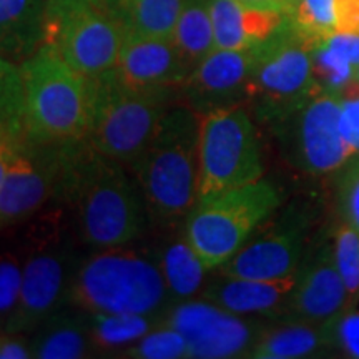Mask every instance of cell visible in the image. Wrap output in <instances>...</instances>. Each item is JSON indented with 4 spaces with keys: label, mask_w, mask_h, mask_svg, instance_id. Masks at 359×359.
Instances as JSON below:
<instances>
[{
    "label": "cell",
    "mask_w": 359,
    "mask_h": 359,
    "mask_svg": "<svg viewBox=\"0 0 359 359\" xmlns=\"http://www.w3.org/2000/svg\"><path fill=\"white\" fill-rule=\"evenodd\" d=\"M0 334H2V333H0Z\"/></svg>",
    "instance_id": "cell-42"
},
{
    "label": "cell",
    "mask_w": 359,
    "mask_h": 359,
    "mask_svg": "<svg viewBox=\"0 0 359 359\" xmlns=\"http://www.w3.org/2000/svg\"><path fill=\"white\" fill-rule=\"evenodd\" d=\"M198 142L200 115L187 103H175L128 167L154 222L168 226L187 222L198 203Z\"/></svg>",
    "instance_id": "cell-2"
},
{
    "label": "cell",
    "mask_w": 359,
    "mask_h": 359,
    "mask_svg": "<svg viewBox=\"0 0 359 359\" xmlns=\"http://www.w3.org/2000/svg\"><path fill=\"white\" fill-rule=\"evenodd\" d=\"M32 358L40 359H79L88 356L95 348L90 330V318L82 309L65 311L64 308L47 318L30 341Z\"/></svg>",
    "instance_id": "cell-21"
},
{
    "label": "cell",
    "mask_w": 359,
    "mask_h": 359,
    "mask_svg": "<svg viewBox=\"0 0 359 359\" xmlns=\"http://www.w3.org/2000/svg\"><path fill=\"white\" fill-rule=\"evenodd\" d=\"M341 133L351 155H359V85L358 82L339 95Z\"/></svg>",
    "instance_id": "cell-35"
},
{
    "label": "cell",
    "mask_w": 359,
    "mask_h": 359,
    "mask_svg": "<svg viewBox=\"0 0 359 359\" xmlns=\"http://www.w3.org/2000/svg\"><path fill=\"white\" fill-rule=\"evenodd\" d=\"M95 105L87 140L98 154L130 167L150 143L182 92H142L120 82L114 69L93 77Z\"/></svg>",
    "instance_id": "cell-5"
},
{
    "label": "cell",
    "mask_w": 359,
    "mask_h": 359,
    "mask_svg": "<svg viewBox=\"0 0 359 359\" xmlns=\"http://www.w3.org/2000/svg\"><path fill=\"white\" fill-rule=\"evenodd\" d=\"M172 42L190 72L217 48L210 0H185Z\"/></svg>",
    "instance_id": "cell-25"
},
{
    "label": "cell",
    "mask_w": 359,
    "mask_h": 359,
    "mask_svg": "<svg viewBox=\"0 0 359 359\" xmlns=\"http://www.w3.org/2000/svg\"><path fill=\"white\" fill-rule=\"evenodd\" d=\"M331 245L336 268L354 304L359 299V231L344 222L336 228Z\"/></svg>",
    "instance_id": "cell-30"
},
{
    "label": "cell",
    "mask_w": 359,
    "mask_h": 359,
    "mask_svg": "<svg viewBox=\"0 0 359 359\" xmlns=\"http://www.w3.org/2000/svg\"><path fill=\"white\" fill-rule=\"evenodd\" d=\"M57 200L70 206L80 238L97 250L133 243L151 222L128 167L98 154L87 138L67 143Z\"/></svg>",
    "instance_id": "cell-1"
},
{
    "label": "cell",
    "mask_w": 359,
    "mask_h": 359,
    "mask_svg": "<svg viewBox=\"0 0 359 359\" xmlns=\"http://www.w3.org/2000/svg\"><path fill=\"white\" fill-rule=\"evenodd\" d=\"M311 60L314 80L320 88L343 93L356 83L358 65L336 45L331 37H326L311 45Z\"/></svg>",
    "instance_id": "cell-27"
},
{
    "label": "cell",
    "mask_w": 359,
    "mask_h": 359,
    "mask_svg": "<svg viewBox=\"0 0 359 359\" xmlns=\"http://www.w3.org/2000/svg\"><path fill=\"white\" fill-rule=\"evenodd\" d=\"M238 2L245 4V6L264 8V11H278V12H288V4L286 0H238Z\"/></svg>",
    "instance_id": "cell-39"
},
{
    "label": "cell",
    "mask_w": 359,
    "mask_h": 359,
    "mask_svg": "<svg viewBox=\"0 0 359 359\" xmlns=\"http://www.w3.org/2000/svg\"><path fill=\"white\" fill-rule=\"evenodd\" d=\"M296 273L283 280H248L218 273L206 281L201 298L240 316H269L283 320L288 313Z\"/></svg>",
    "instance_id": "cell-18"
},
{
    "label": "cell",
    "mask_w": 359,
    "mask_h": 359,
    "mask_svg": "<svg viewBox=\"0 0 359 359\" xmlns=\"http://www.w3.org/2000/svg\"><path fill=\"white\" fill-rule=\"evenodd\" d=\"M185 0H114L123 37L172 39Z\"/></svg>",
    "instance_id": "cell-24"
},
{
    "label": "cell",
    "mask_w": 359,
    "mask_h": 359,
    "mask_svg": "<svg viewBox=\"0 0 359 359\" xmlns=\"http://www.w3.org/2000/svg\"><path fill=\"white\" fill-rule=\"evenodd\" d=\"M286 17L303 39L320 42L336 32V0H294Z\"/></svg>",
    "instance_id": "cell-28"
},
{
    "label": "cell",
    "mask_w": 359,
    "mask_h": 359,
    "mask_svg": "<svg viewBox=\"0 0 359 359\" xmlns=\"http://www.w3.org/2000/svg\"><path fill=\"white\" fill-rule=\"evenodd\" d=\"M356 82L359 85V67H358V70H356Z\"/></svg>",
    "instance_id": "cell-40"
},
{
    "label": "cell",
    "mask_w": 359,
    "mask_h": 359,
    "mask_svg": "<svg viewBox=\"0 0 359 359\" xmlns=\"http://www.w3.org/2000/svg\"><path fill=\"white\" fill-rule=\"evenodd\" d=\"M336 198L341 217L359 231V155L351 156L338 172Z\"/></svg>",
    "instance_id": "cell-33"
},
{
    "label": "cell",
    "mask_w": 359,
    "mask_h": 359,
    "mask_svg": "<svg viewBox=\"0 0 359 359\" xmlns=\"http://www.w3.org/2000/svg\"><path fill=\"white\" fill-rule=\"evenodd\" d=\"M257 60V47L245 50L215 48L188 75L182 98L198 115L243 107Z\"/></svg>",
    "instance_id": "cell-14"
},
{
    "label": "cell",
    "mask_w": 359,
    "mask_h": 359,
    "mask_svg": "<svg viewBox=\"0 0 359 359\" xmlns=\"http://www.w3.org/2000/svg\"><path fill=\"white\" fill-rule=\"evenodd\" d=\"M25 133H6L0 135V187H2L6 175L11 168L17 151L24 142Z\"/></svg>",
    "instance_id": "cell-37"
},
{
    "label": "cell",
    "mask_w": 359,
    "mask_h": 359,
    "mask_svg": "<svg viewBox=\"0 0 359 359\" xmlns=\"http://www.w3.org/2000/svg\"><path fill=\"white\" fill-rule=\"evenodd\" d=\"M215 47L224 50L255 48L286 24V13L245 6L238 0H210Z\"/></svg>",
    "instance_id": "cell-19"
},
{
    "label": "cell",
    "mask_w": 359,
    "mask_h": 359,
    "mask_svg": "<svg viewBox=\"0 0 359 359\" xmlns=\"http://www.w3.org/2000/svg\"><path fill=\"white\" fill-rule=\"evenodd\" d=\"M331 349L326 327L321 323L280 320L276 326L264 327L248 358L299 359L320 356Z\"/></svg>",
    "instance_id": "cell-22"
},
{
    "label": "cell",
    "mask_w": 359,
    "mask_h": 359,
    "mask_svg": "<svg viewBox=\"0 0 359 359\" xmlns=\"http://www.w3.org/2000/svg\"><path fill=\"white\" fill-rule=\"evenodd\" d=\"M304 224L302 219H286L263 235L246 241L218 273L248 280H283L298 271L304 258Z\"/></svg>",
    "instance_id": "cell-15"
},
{
    "label": "cell",
    "mask_w": 359,
    "mask_h": 359,
    "mask_svg": "<svg viewBox=\"0 0 359 359\" xmlns=\"http://www.w3.org/2000/svg\"><path fill=\"white\" fill-rule=\"evenodd\" d=\"M24 133V80L20 65L0 57V135Z\"/></svg>",
    "instance_id": "cell-29"
},
{
    "label": "cell",
    "mask_w": 359,
    "mask_h": 359,
    "mask_svg": "<svg viewBox=\"0 0 359 359\" xmlns=\"http://www.w3.org/2000/svg\"><path fill=\"white\" fill-rule=\"evenodd\" d=\"M67 143L24 138L0 187V230L24 222L57 198Z\"/></svg>",
    "instance_id": "cell-12"
},
{
    "label": "cell",
    "mask_w": 359,
    "mask_h": 359,
    "mask_svg": "<svg viewBox=\"0 0 359 359\" xmlns=\"http://www.w3.org/2000/svg\"><path fill=\"white\" fill-rule=\"evenodd\" d=\"M349 306L353 303L336 268L333 245L323 241L299 264L288 313L283 320L325 325Z\"/></svg>",
    "instance_id": "cell-16"
},
{
    "label": "cell",
    "mask_w": 359,
    "mask_h": 359,
    "mask_svg": "<svg viewBox=\"0 0 359 359\" xmlns=\"http://www.w3.org/2000/svg\"><path fill=\"white\" fill-rule=\"evenodd\" d=\"M311 42L288 24L257 47L248 102L262 122L273 125L298 107L314 88Z\"/></svg>",
    "instance_id": "cell-9"
},
{
    "label": "cell",
    "mask_w": 359,
    "mask_h": 359,
    "mask_svg": "<svg viewBox=\"0 0 359 359\" xmlns=\"http://www.w3.org/2000/svg\"><path fill=\"white\" fill-rule=\"evenodd\" d=\"M22 266L12 253L0 255V333H7L15 316L22 291Z\"/></svg>",
    "instance_id": "cell-32"
},
{
    "label": "cell",
    "mask_w": 359,
    "mask_h": 359,
    "mask_svg": "<svg viewBox=\"0 0 359 359\" xmlns=\"http://www.w3.org/2000/svg\"><path fill=\"white\" fill-rule=\"evenodd\" d=\"M331 349H339L349 358L359 359V313L343 311L325 323Z\"/></svg>",
    "instance_id": "cell-34"
},
{
    "label": "cell",
    "mask_w": 359,
    "mask_h": 359,
    "mask_svg": "<svg viewBox=\"0 0 359 359\" xmlns=\"http://www.w3.org/2000/svg\"><path fill=\"white\" fill-rule=\"evenodd\" d=\"M75 266L69 251L47 246L35 250L24 263L20 302L7 334L35 331L69 303Z\"/></svg>",
    "instance_id": "cell-13"
},
{
    "label": "cell",
    "mask_w": 359,
    "mask_h": 359,
    "mask_svg": "<svg viewBox=\"0 0 359 359\" xmlns=\"http://www.w3.org/2000/svg\"><path fill=\"white\" fill-rule=\"evenodd\" d=\"M114 72L120 82L142 92H182L190 70L172 39L123 37Z\"/></svg>",
    "instance_id": "cell-17"
},
{
    "label": "cell",
    "mask_w": 359,
    "mask_h": 359,
    "mask_svg": "<svg viewBox=\"0 0 359 359\" xmlns=\"http://www.w3.org/2000/svg\"><path fill=\"white\" fill-rule=\"evenodd\" d=\"M0 358L2 359H27L32 358L30 343L20 339L17 334H0Z\"/></svg>",
    "instance_id": "cell-38"
},
{
    "label": "cell",
    "mask_w": 359,
    "mask_h": 359,
    "mask_svg": "<svg viewBox=\"0 0 359 359\" xmlns=\"http://www.w3.org/2000/svg\"><path fill=\"white\" fill-rule=\"evenodd\" d=\"M47 0H0V57L29 58L43 45Z\"/></svg>",
    "instance_id": "cell-20"
},
{
    "label": "cell",
    "mask_w": 359,
    "mask_h": 359,
    "mask_svg": "<svg viewBox=\"0 0 359 359\" xmlns=\"http://www.w3.org/2000/svg\"><path fill=\"white\" fill-rule=\"evenodd\" d=\"M24 80V133L37 143L87 138L95 105V83L43 43L20 62Z\"/></svg>",
    "instance_id": "cell-3"
},
{
    "label": "cell",
    "mask_w": 359,
    "mask_h": 359,
    "mask_svg": "<svg viewBox=\"0 0 359 359\" xmlns=\"http://www.w3.org/2000/svg\"><path fill=\"white\" fill-rule=\"evenodd\" d=\"M198 201L262 180V145L245 107L200 115Z\"/></svg>",
    "instance_id": "cell-8"
},
{
    "label": "cell",
    "mask_w": 359,
    "mask_h": 359,
    "mask_svg": "<svg viewBox=\"0 0 359 359\" xmlns=\"http://www.w3.org/2000/svg\"><path fill=\"white\" fill-rule=\"evenodd\" d=\"M336 32L359 35V0H336Z\"/></svg>",
    "instance_id": "cell-36"
},
{
    "label": "cell",
    "mask_w": 359,
    "mask_h": 359,
    "mask_svg": "<svg viewBox=\"0 0 359 359\" xmlns=\"http://www.w3.org/2000/svg\"><path fill=\"white\" fill-rule=\"evenodd\" d=\"M156 259L173 304L188 302L203 291L206 271L210 269L191 248L185 235L168 241L160 255H156Z\"/></svg>",
    "instance_id": "cell-23"
},
{
    "label": "cell",
    "mask_w": 359,
    "mask_h": 359,
    "mask_svg": "<svg viewBox=\"0 0 359 359\" xmlns=\"http://www.w3.org/2000/svg\"><path fill=\"white\" fill-rule=\"evenodd\" d=\"M294 2V0H286V4H288V8L291 7V4H293Z\"/></svg>",
    "instance_id": "cell-41"
},
{
    "label": "cell",
    "mask_w": 359,
    "mask_h": 359,
    "mask_svg": "<svg viewBox=\"0 0 359 359\" xmlns=\"http://www.w3.org/2000/svg\"><path fill=\"white\" fill-rule=\"evenodd\" d=\"M339 116V93L316 87L271 127L296 168L325 177L338 173L353 156L341 133Z\"/></svg>",
    "instance_id": "cell-10"
},
{
    "label": "cell",
    "mask_w": 359,
    "mask_h": 359,
    "mask_svg": "<svg viewBox=\"0 0 359 359\" xmlns=\"http://www.w3.org/2000/svg\"><path fill=\"white\" fill-rule=\"evenodd\" d=\"M127 354L138 359H178L188 358V349L185 338L177 330L161 323L138 339Z\"/></svg>",
    "instance_id": "cell-31"
},
{
    "label": "cell",
    "mask_w": 359,
    "mask_h": 359,
    "mask_svg": "<svg viewBox=\"0 0 359 359\" xmlns=\"http://www.w3.org/2000/svg\"><path fill=\"white\" fill-rule=\"evenodd\" d=\"M163 325L185 338L188 358L198 359L250 356L264 330L259 321L245 320L203 298L173 304L165 314Z\"/></svg>",
    "instance_id": "cell-11"
},
{
    "label": "cell",
    "mask_w": 359,
    "mask_h": 359,
    "mask_svg": "<svg viewBox=\"0 0 359 359\" xmlns=\"http://www.w3.org/2000/svg\"><path fill=\"white\" fill-rule=\"evenodd\" d=\"M165 316L160 314H92L90 330L92 339L98 349H116L135 344L148 331L160 326Z\"/></svg>",
    "instance_id": "cell-26"
},
{
    "label": "cell",
    "mask_w": 359,
    "mask_h": 359,
    "mask_svg": "<svg viewBox=\"0 0 359 359\" xmlns=\"http://www.w3.org/2000/svg\"><path fill=\"white\" fill-rule=\"evenodd\" d=\"M122 42L109 0H47L43 43L80 74L93 79L114 69Z\"/></svg>",
    "instance_id": "cell-7"
},
{
    "label": "cell",
    "mask_w": 359,
    "mask_h": 359,
    "mask_svg": "<svg viewBox=\"0 0 359 359\" xmlns=\"http://www.w3.org/2000/svg\"><path fill=\"white\" fill-rule=\"evenodd\" d=\"M69 303L90 314H160L173 306L156 257L125 246L98 250L75 269Z\"/></svg>",
    "instance_id": "cell-4"
},
{
    "label": "cell",
    "mask_w": 359,
    "mask_h": 359,
    "mask_svg": "<svg viewBox=\"0 0 359 359\" xmlns=\"http://www.w3.org/2000/svg\"><path fill=\"white\" fill-rule=\"evenodd\" d=\"M281 203L266 180L198 201L185 222V236L208 269H218L253 236Z\"/></svg>",
    "instance_id": "cell-6"
}]
</instances>
